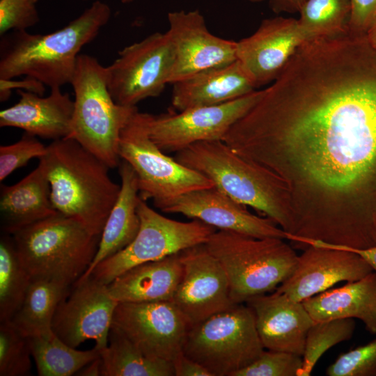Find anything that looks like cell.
I'll return each instance as SVG.
<instances>
[{
  "label": "cell",
  "instance_id": "6da1fadb",
  "mask_svg": "<svg viewBox=\"0 0 376 376\" xmlns=\"http://www.w3.org/2000/svg\"><path fill=\"white\" fill-rule=\"evenodd\" d=\"M224 141L274 176L288 207L345 205L376 175V49L365 35L304 42Z\"/></svg>",
  "mask_w": 376,
  "mask_h": 376
},
{
  "label": "cell",
  "instance_id": "7a4b0ae2",
  "mask_svg": "<svg viewBox=\"0 0 376 376\" xmlns=\"http://www.w3.org/2000/svg\"><path fill=\"white\" fill-rule=\"evenodd\" d=\"M111 15L110 7L97 0L52 33L13 31L1 36L0 79L26 76L50 89L70 84L81 49L97 36Z\"/></svg>",
  "mask_w": 376,
  "mask_h": 376
},
{
  "label": "cell",
  "instance_id": "3957f363",
  "mask_svg": "<svg viewBox=\"0 0 376 376\" xmlns=\"http://www.w3.org/2000/svg\"><path fill=\"white\" fill-rule=\"evenodd\" d=\"M39 159L45 167L55 210L101 235L120 190L109 175L110 168L70 138L53 141Z\"/></svg>",
  "mask_w": 376,
  "mask_h": 376
},
{
  "label": "cell",
  "instance_id": "277c9868",
  "mask_svg": "<svg viewBox=\"0 0 376 376\" xmlns=\"http://www.w3.org/2000/svg\"><path fill=\"white\" fill-rule=\"evenodd\" d=\"M10 235L32 279L54 280L69 286L91 265L101 236L58 212Z\"/></svg>",
  "mask_w": 376,
  "mask_h": 376
},
{
  "label": "cell",
  "instance_id": "5b68a950",
  "mask_svg": "<svg viewBox=\"0 0 376 376\" xmlns=\"http://www.w3.org/2000/svg\"><path fill=\"white\" fill-rule=\"evenodd\" d=\"M174 158L207 177L235 201L260 212L288 232V210L273 175L237 154L223 141L195 143Z\"/></svg>",
  "mask_w": 376,
  "mask_h": 376
},
{
  "label": "cell",
  "instance_id": "8992f818",
  "mask_svg": "<svg viewBox=\"0 0 376 376\" xmlns=\"http://www.w3.org/2000/svg\"><path fill=\"white\" fill-rule=\"evenodd\" d=\"M278 237H254L216 230L206 246L224 268L235 304L274 292L294 272L295 251Z\"/></svg>",
  "mask_w": 376,
  "mask_h": 376
},
{
  "label": "cell",
  "instance_id": "52a82bcc",
  "mask_svg": "<svg viewBox=\"0 0 376 376\" xmlns=\"http://www.w3.org/2000/svg\"><path fill=\"white\" fill-rule=\"evenodd\" d=\"M70 84L74 111L68 138L98 157L110 169L120 164L119 139L122 129L136 107L117 104L107 83V67L88 54H79Z\"/></svg>",
  "mask_w": 376,
  "mask_h": 376
},
{
  "label": "cell",
  "instance_id": "ba28073f",
  "mask_svg": "<svg viewBox=\"0 0 376 376\" xmlns=\"http://www.w3.org/2000/svg\"><path fill=\"white\" fill-rule=\"evenodd\" d=\"M265 350L251 308L240 303L191 326L183 354L202 365L212 376H234Z\"/></svg>",
  "mask_w": 376,
  "mask_h": 376
},
{
  "label": "cell",
  "instance_id": "9c48e42d",
  "mask_svg": "<svg viewBox=\"0 0 376 376\" xmlns=\"http://www.w3.org/2000/svg\"><path fill=\"white\" fill-rule=\"evenodd\" d=\"M118 153L134 171L139 196L161 203L185 193L214 187L201 173L188 168L162 152L150 137L147 113L137 109L121 130Z\"/></svg>",
  "mask_w": 376,
  "mask_h": 376
},
{
  "label": "cell",
  "instance_id": "30bf717a",
  "mask_svg": "<svg viewBox=\"0 0 376 376\" xmlns=\"http://www.w3.org/2000/svg\"><path fill=\"white\" fill-rule=\"evenodd\" d=\"M137 212L140 228L135 238L125 249L99 263L90 276L108 285L136 265L205 244L217 230L198 219L183 222L167 218L148 206L141 198Z\"/></svg>",
  "mask_w": 376,
  "mask_h": 376
},
{
  "label": "cell",
  "instance_id": "8fae6325",
  "mask_svg": "<svg viewBox=\"0 0 376 376\" xmlns=\"http://www.w3.org/2000/svg\"><path fill=\"white\" fill-rule=\"evenodd\" d=\"M174 58L167 32L153 33L125 47L107 66V88L113 100L136 107L142 100L159 96L170 84Z\"/></svg>",
  "mask_w": 376,
  "mask_h": 376
},
{
  "label": "cell",
  "instance_id": "7c38bea8",
  "mask_svg": "<svg viewBox=\"0 0 376 376\" xmlns=\"http://www.w3.org/2000/svg\"><path fill=\"white\" fill-rule=\"evenodd\" d=\"M263 90L213 106L154 115L147 113L152 141L164 153L178 152L197 142L223 141L232 126L259 100Z\"/></svg>",
  "mask_w": 376,
  "mask_h": 376
},
{
  "label": "cell",
  "instance_id": "4fadbf2b",
  "mask_svg": "<svg viewBox=\"0 0 376 376\" xmlns=\"http://www.w3.org/2000/svg\"><path fill=\"white\" fill-rule=\"evenodd\" d=\"M112 326L146 356L173 363L183 353L190 328L173 301L120 302Z\"/></svg>",
  "mask_w": 376,
  "mask_h": 376
},
{
  "label": "cell",
  "instance_id": "5bb4252c",
  "mask_svg": "<svg viewBox=\"0 0 376 376\" xmlns=\"http://www.w3.org/2000/svg\"><path fill=\"white\" fill-rule=\"evenodd\" d=\"M72 287L57 306L52 331L72 347L91 339L95 347L102 350L107 345L118 302L110 296L107 285L91 276L77 281Z\"/></svg>",
  "mask_w": 376,
  "mask_h": 376
},
{
  "label": "cell",
  "instance_id": "9a60e30c",
  "mask_svg": "<svg viewBox=\"0 0 376 376\" xmlns=\"http://www.w3.org/2000/svg\"><path fill=\"white\" fill-rule=\"evenodd\" d=\"M179 253L182 274L173 301L190 327L235 304L227 275L205 244Z\"/></svg>",
  "mask_w": 376,
  "mask_h": 376
},
{
  "label": "cell",
  "instance_id": "2e32d148",
  "mask_svg": "<svg viewBox=\"0 0 376 376\" xmlns=\"http://www.w3.org/2000/svg\"><path fill=\"white\" fill-rule=\"evenodd\" d=\"M167 19L175 55L170 84L237 60V41L212 34L200 10L169 12Z\"/></svg>",
  "mask_w": 376,
  "mask_h": 376
},
{
  "label": "cell",
  "instance_id": "e0dca14e",
  "mask_svg": "<svg viewBox=\"0 0 376 376\" xmlns=\"http://www.w3.org/2000/svg\"><path fill=\"white\" fill-rule=\"evenodd\" d=\"M157 208L166 213L182 214L222 230L263 238L287 240V233L268 217L249 212L215 187L194 190L161 203Z\"/></svg>",
  "mask_w": 376,
  "mask_h": 376
},
{
  "label": "cell",
  "instance_id": "ac0fdd59",
  "mask_svg": "<svg viewBox=\"0 0 376 376\" xmlns=\"http://www.w3.org/2000/svg\"><path fill=\"white\" fill-rule=\"evenodd\" d=\"M307 40L297 19H265L253 34L237 41V60L258 88L272 83Z\"/></svg>",
  "mask_w": 376,
  "mask_h": 376
},
{
  "label": "cell",
  "instance_id": "d6986e66",
  "mask_svg": "<svg viewBox=\"0 0 376 376\" xmlns=\"http://www.w3.org/2000/svg\"><path fill=\"white\" fill-rule=\"evenodd\" d=\"M373 272L359 254L320 245H308L298 256L292 274L276 290L303 301L334 285L359 280Z\"/></svg>",
  "mask_w": 376,
  "mask_h": 376
},
{
  "label": "cell",
  "instance_id": "ffe728a7",
  "mask_svg": "<svg viewBox=\"0 0 376 376\" xmlns=\"http://www.w3.org/2000/svg\"><path fill=\"white\" fill-rule=\"evenodd\" d=\"M265 349L303 356L308 331L314 323L302 301L274 290L249 299Z\"/></svg>",
  "mask_w": 376,
  "mask_h": 376
},
{
  "label": "cell",
  "instance_id": "44dd1931",
  "mask_svg": "<svg viewBox=\"0 0 376 376\" xmlns=\"http://www.w3.org/2000/svg\"><path fill=\"white\" fill-rule=\"evenodd\" d=\"M50 90L47 97L18 90L19 101L0 112V127L19 128L34 136L53 141L68 138L74 100L61 88Z\"/></svg>",
  "mask_w": 376,
  "mask_h": 376
},
{
  "label": "cell",
  "instance_id": "7402d4cb",
  "mask_svg": "<svg viewBox=\"0 0 376 376\" xmlns=\"http://www.w3.org/2000/svg\"><path fill=\"white\" fill-rule=\"evenodd\" d=\"M173 86L171 104L178 111L224 104L256 88L237 60L203 70Z\"/></svg>",
  "mask_w": 376,
  "mask_h": 376
},
{
  "label": "cell",
  "instance_id": "603a6c76",
  "mask_svg": "<svg viewBox=\"0 0 376 376\" xmlns=\"http://www.w3.org/2000/svg\"><path fill=\"white\" fill-rule=\"evenodd\" d=\"M179 253L127 269L107 285L110 296L118 303L173 301L182 274Z\"/></svg>",
  "mask_w": 376,
  "mask_h": 376
},
{
  "label": "cell",
  "instance_id": "cb8c5ba5",
  "mask_svg": "<svg viewBox=\"0 0 376 376\" xmlns=\"http://www.w3.org/2000/svg\"><path fill=\"white\" fill-rule=\"evenodd\" d=\"M314 322L357 318L376 334V272L328 289L302 301Z\"/></svg>",
  "mask_w": 376,
  "mask_h": 376
},
{
  "label": "cell",
  "instance_id": "d4e9b609",
  "mask_svg": "<svg viewBox=\"0 0 376 376\" xmlns=\"http://www.w3.org/2000/svg\"><path fill=\"white\" fill-rule=\"evenodd\" d=\"M50 192V184L41 161L37 168L17 183L1 185L0 212L3 231L13 234L56 214Z\"/></svg>",
  "mask_w": 376,
  "mask_h": 376
},
{
  "label": "cell",
  "instance_id": "484cf974",
  "mask_svg": "<svg viewBox=\"0 0 376 376\" xmlns=\"http://www.w3.org/2000/svg\"><path fill=\"white\" fill-rule=\"evenodd\" d=\"M118 166L121 179L118 196L104 226L95 256L78 281L88 277L102 260L127 246L139 232L140 219L137 205L140 197L137 177L132 166L125 161L123 160Z\"/></svg>",
  "mask_w": 376,
  "mask_h": 376
},
{
  "label": "cell",
  "instance_id": "4316f807",
  "mask_svg": "<svg viewBox=\"0 0 376 376\" xmlns=\"http://www.w3.org/2000/svg\"><path fill=\"white\" fill-rule=\"evenodd\" d=\"M70 287L54 280L31 279L24 299L11 322L27 337L52 331L55 311L61 301L69 293Z\"/></svg>",
  "mask_w": 376,
  "mask_h": 376
},
{
  "label": "cell",
  "instance_id": "83f0119b",
  "mask_svg": "<svg viewBox=\"0 0 376 376\" xmlns=\"http://www.w3.org/2000/svg\"><path fill=\"white\" fill-rule=\"evenodd\" d=\"M100 357L101 376H175L173 363L146 356L113 326Z\"/></svg>",
  "mask_w": 376,
  "mask_h": 376
},
{
  "label": "cell",
  "instance_id": "f1b7e54d",
  "mask_svg": "<svg viewBox=\"0 0 376 376\" xmlns=\"http://www.w3.org/2000/svg\"><path fill=\"white\" fill-rule=\"evenodd\" d=\"M29 338L40 376H70L100 356V350L95 347L81 351L67 345L52 331Z\"/></svg>",
  "mask_w": 376,
  "mask_h": 376
},
{
  "label": "cell",
  "instance_id": "f546056e",
  "mask_svg": "<svg viewBox=\"0 0 376 376\" xmlns=\"http://www.w3.org/2000/svg\"><path fill=\"white\" fill-rule=\"evenodd\" d=\"M31 279L19 258L11 235L4 233L0 240V322L11 320Z\"/></svg>",
  "mask_w": 376,
  "mask_h": 376
},
{
  "label": "cell",
  "instance_id": "4dcf8cb0",
  "mask_svg": "<svg viewBox=\"0 0 376 376\" xmlns=\"http://www.w3.org/2000/svg\"><path fill=\"white\" fill-rule=\"evenodd\" d=\"M298 13L299 24L309 40L349 33L350 0H307Z\"/></svg>",
  "mask_w": 376,
  "mask_h": 376
},
{
  "label": "cell",
  "instance_id": "1f68e13d",
  "mask_svg": "<svg viewBox=\"0 0 376 376\" xmlns=\"http://www.w3.org/2000/svg\"><path fill=\"white\" fill-rule=\"evenodd\" d=\"M355 327L353 318L314 322L306 336L299 376L311 375L320 358L331 347L350 340Z\"/></svg>",
  "mask_w": 376,
  "mask_h": 376
},
{
  "label": "cell",
  "instance_id": "d6a6232c",
  "mask_svg": "<svg viewBox=\"0 0 376 376\" xmlns=\"http://www.w3.org/2000/svg\"><path fill=\"white\" fill-rule=\"evenodd\" d=\"M29 337L11 321L0 322V375L25 376L31 368Z\"/></svg>",
  "mask_w": 376,
  "mask_h": 376
},
{
  "label": "cell",
  "instance_id": "836d02e7",
  "mask_svg": "<svg viewBox=\"0 0 376 376\" xmlns=\"http://www.w3.org/2000/svg\"><path fill=\"white\" fill-rule=\"evenodd\" d=\"M302 366V356L267 350L234 376H299Z\"/></svg>",
  "mask_w": 376,
  "mask_h": 376
},
{
  "label": "cell",
  "instance_id": "e575fe53",
  "mask_svg": "<svg viewBox=\"0 0 376 376\" xmlns=\"http://www.w3.org/2000/svg\"><path fill=\"white\" fill-rule=\"evenodd\" d=\"M328 376L376 375V339L340 354L326 370Z\"/></svg>",
  "mask_w": 376,
  "mask_h": 376
},
{
  "label": "cell",
  "instance_id": "d590c367",
  "mask_svg": "<svg viewBox=\"0 0 376 376\" xmlns=\"http://www.w3.org/2000/svg\"><path fill=\"white\" fill-rule=\"evenodd\" d=\"M36 137L25 132L18 141L0 146L1 181L16 169L26 165L31 159L45 156L47 147Z\"/></svg>",
  "mask_w": 376,
  "mask_h": 376
},
{
  "label": "cell",
  "instance_id": "8d00e7d4",
  "mask_svg": "<svg viewBox=\"0 0 376 376\" xmlns=\"http://www.w3.org/2000/svg\"><path fill=\"white\" fill-rule=\"evenodd\" d=\"M33 0H0V36L13 31H23L40 20Z\"/></svg>",
  "mask_w": 376,
  "mask_h": 376
},
{
  "label": "cell",
  "instance_id": "74e56055",
  "mask_svg": "<svg viewBox=\"0 0 376 376\" xmlns=\"http://www.w3.org/2000/svg\"><path fill=\"white\" fill-rule=\"evenodd\" d=\"M349 33L364 35L376 17V0H350Z\"/></svg>",
  "mask_w": 376,
  "mask_h": 376
},
{
  "label": "cell",
  "instance_id": "f35d334b",
  "mask_svg": "<svg viewBox=\"0 0 376 376\" xmlns=\"http://www.w3.org/2000/svg\"><path fill=\"white\" fill-rule=\"evenodd\" d=\"M0 86L1 101L8 100L13 88L34 93L40 95H43L45 91V86L42 83L28 77H26V79L19 81H13V79H0Z\"/></svg>",
  "mask_w": 376,
  "mask_h": 376
},
{
  "label": "cell",
  "instance_id": "ab89813d",
  "mask_svg": "<svg viewBox=\"0 0 376 376\" xmlns=\"http://www.w3.org/2000/svg\"><path fill=\"white\" fill-rule=\"evenodd\" d=\"M175 376H212L202 365L183 353L173 362Z\"/></svg>",
  "mask_w": 376,
  "mask_h": 376
},
{
  "label": "cell",
  "instance_id": "60d3db41",
  "mask_svg": "<svg viewBox=\"0 0 376 376\" xmlns=\"http://www.w3.org/2000/svg\"><path fill=\"white\" fill-rule=\"evenodd\" d=\"M308 244L343 249L356 253L363 258L373 268V271L376 272V246L366 249H357L343 245L329 244L320 240H310Z\"/></svg>",
  "mask_w": 376,
  "mask_h": 376
},
{
  "label": "cell",
  "instance_id": "b9f144b4",
  "mask_svg": "<svg viewBox=\"0 0 376 376\" xmlns=\"http://www.w3.org/2000/svg\"><path fill=\"white\" fill-rule=\"evenodd\" d=\"M307 0H269L271 10L276 13H298Z\"/></svg>",
  "mask_w": 376,
  "mask_h": 376
},
{
  "label": "cell",
  "instance_id": "7bdbcfd3",
  "mask_svg": "<svg viewBox=\"0 0 376 376\" xmlns=\"http://www.w3.org/2000/svg\"><path fill=\"white\" fill-rule=\"evenodd\" d=\"M78 373V375L82 376H101L102 360L100 356L85 366Z\"/></svg>",
  "mask_w": 376,
  "mask_h": 376
},
{
  "label": "cell",
  "instance_id": "ee69618b",
  "mask_svg": "<svg viewBox=\"0 0 376 376\" xmlns=\"http://www.w3.org/2000/svg\"><path fill=\"white\" fill-rule=\"evenodd\" d=\"M366 37L370 46L376 49V17L368 29Z\"/></svg>",
  "mask_w": 376,
  "mask_h": 376
},
{
  "label": "cell",
  "instance_id": "f6af8a7d",
  "mask_svg": "<svg viewBox=\"0 0 376 376\" xmlns=\"http://www.w3.org/2000/svg\"><path fill=\"white\" fill-rule=\"evenodd\" d=\"M134 1V0H120L121 3L125 4L132 3Z\"/></svg>",
  "mask_w": 376,
  "mask_h": 376
},
{
  "label": "cell",
  "instance_id": "bcb514c9",
  "mask_svg": "<svg viewBox=\"0 0 376 376\" xmlns=\"http://www.w3.org/2000/svg\"><path fill=\"white\" fill-rule=\"evenodd\" d=\"M250 2H252V3H258V2H262V1H264L265 0H247Z\"/></svg>",
  "mask_w": 376,
  "mask_h": 376
},
{
  "label": "cell",
  "instance_id": "7dc6e473",
  "mask_svg": "<svg viewBox=\"0 0 376 376\" xmlns=\"http://www.w3.org/2000/svg\"><path fill=\"white\" fill-rule=\"evenodd\" d=\"M33 1H34L36 3H37V1H38V0H33Z\"/></svg>",
  "mask_w": 376,
  "mask_h": 376
}]
</instances>
